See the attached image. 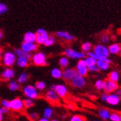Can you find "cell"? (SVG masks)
Here are the masks:
<instances>
[{
  "instance_id": "1",
  "label": "cell",
  "mask_w": 121,
  "mask_h": 121,
  "mask_svg": "<svg viewBox=\"0 0 121 121\" xmlns=\"http://www.w3.org/2000/svg\"><path fill=\"white\" fill-rule=\"evenodd\" d=\"M93 51L96 54L97 58L96 60H106L107 62L112 63V60L109 58L110 53L108 50V47L106 46V44H102V43H98L95 46H93Z\"/></svg>"
},
{
  "instance_id": "2",
  "label": "cell",
  "mask_w": 121,
  "mask_h": 121,
  "mask_svg": "<svg viewBox=\"0 0 121 121\" xmlns=\"http://www.w3.org/2000/svg\"><path fill=\"white\" fill-rule=\"evenodd\" d=\"M63 55L66 56L69 60H81V59H84L86 56V54L84 53L83 51L81 50H77L75 48H70L68 47L66 48L63 51Z\"/></svg>"
},
{
  "instance_id": "3",
  "label": "cell",
  "mask_w": 121,
  "mask_h": 121,
  "mask_svg": "<svg viewBox=\"0 0 121 121\" xmlns=\"http://www.w3.org/2000/svg\"><path fill=\"white\" fill-rule=\"evenodd\" d=\"M31 62L35 66L37 67H43L48 64V59L47 56L42 51H35L32 54L31 58H30Z\"/></svg>"
},
{
  "instance_id": "4",
  "label": "cell",
  "mask_w": 121,
  "mask_h": 121,
  "mask_svg": "<svg viewBox=\"0 0 121 121\" xmlns=\"http://www.w3.org/2000/svg\"><path fill=\"white\" fill-rule=\"evenodd\" d=\"M17 58V57L16 56V54L14 53V51L7 50L3 53L1 61H2L3 65H4L5 67L12 68L13 66L16 64Z\"/></svg>"
},
{
  "instance_id": "5",
  "label": "cell",
  "mask_w": 121,
  "mask_h": 121,
  "mask_svg": "<svg viewBox=\"0 0 121 121\" xmlns=\"http://www.w3.org/2000/svg\"><path fill=\"white\" fill-rule=\"evenodd\" d=\"M69 82H70L71 86L76 89H82L86 85V77L81 75V74H78V73H76L75 75L71 79Z\"/></svg>"
},
{
  "instance_id": "6",
  "label": "cell",
  "mask_w": 121,
  "mask_h": 121,
  "mask_svg": "<svg viewBox=\"0 0 121 121\" xmlns=\"http://www.w3.org/2000/svg\"><path fill=\"white\" fill-rule=\"evenodd\" d=\"M23 93L26 98H30L32 99H35L39 97V91L33 85H26L23 86Z\"/></svg>"
},
{
  "instance_id": "7",
  "label": "cell",
  "mask_w": 121,
  "mask_h": 121,
  "mask_svg": "<svg viewBox=\"0 0 121 121\" xmlns=\"http://www.w3.org/2000/svg\"><path fill=\"white\" fill-rule=\"evenodd\" d=\"M55 36L60 39V40L63 41V42H66V43H72L73 41H75V36L73 34H71V33H69L68 31H66V30L56 31V34H55Z\"/></svg>"
},
{
  "instance_id": "8",
  "label": "cell",
  "mask_w": 121,
  "mask_h": 121,
  "mask_svg": "<svg viewBox=\"0 0 121 121\" xmlns=\"http://www.w3.org/2000/svg\"><path fill=\"white\" fill-rule=\"evenodd\" d=\"M36 40L35 43H37L38 45H44L46 40L48 39V37L49 36V34L45 29L43 28H39L36 30Z\"/></svg>"
},
{
  "instance_id": "9",
  "label": "cell",
  "mask_w": 121,
  "mask_h": 121,
  "mask_svg": "<svg viewBox=\"0 0 121 121\" xmlns=\"http://www.w3.org/2000/svg\"><path fill=\"white\" fill-rule=\"evenodd\" d=\"M74 68H75L78 74H81V75L85 76V77L88 74V68H87L84 59H81V60H77V63H76Z\"/></svg>"
},
{
  "instance_id": "10",
  "label": "cell",
  "mask_w": 121,
  "mask_h": 121,
  "mask_svg": "<svg viewBox=\"0 0 121 121\" xmlns=\"http://www.w3.org/2000/svg\"><path fill=\"white\" fill-rule=\"evenodd\" d=\"M10 109L14 112H22L24 109L23 100L20 98H15L10 100Z\"/></svg>"
},
{
  "instance_id": "11",
  "label": "cell",
  "mask_w": 121,
  "mask_h": 121,
  "mask_svg": "<svg viewBox=\"0 0 121 121\" xmlns=\"http://www.w3.org/2000/svg\"><path fill=\"white\" fill-rule=\"evenodd\" d=\"M119 87V84L118 82L115 81H110V80H104V86H103V91L107 93H114L116 89Z\"/></svg>"
},
{
  "instance_id": "12",
  "label": "cell",
  "mask_w": 121,
  "mask_h": 121,
  "mask_svg": "<svg viewBox=\"0 0 121 121\" xmlns=\"http://www.w3.org/2000/svg\"><path fill=\"white\" fill-rule=\"evenodd\" d=\"M38 44L36 43H28V42H24L23 41V43H21L20 48L23 50L28 52V53L33 54L34 52L37 51L38 49Z\"/></svg>"
},
{
  "instance_id": "13",
  "label": "cell",
  "mask_w": 121,
  "mask_h": 121,
  "mask_svg": "<svg viewBox=\"0 0 121 121\" xmlns=\"http://www.w3.org/2000/svg\"><path fill=\"white\" fill-rule=\"evenodd\" d=\"M106 103L108 104L109 106H118L121 103V97H119V95H117L115 93H108Z\"/></svg>"
},
{
  "instance_id": "14",
  "label": "cell",
  "mask_w": 121,
  "mask_h": 121,
  "mask_svg": "<svg viewBox=\"0 0 121 121\" xmlns=\"http://www.w3.org/2000/svg\"><path fill=\"white\" fill-rule=\"evenodd\" d=\"M76 72L74 68H66L62 70V79L66 81H70V80L75 75Z\"/></svg>"
},
{
  "instance_id": "15",
  "label": "cell",
  "mask_w": 121,
  "mask_h": 121,
  "mask_svg": "<svg viewBox=\"0 0 121 121\" xmlns=\"http://www.w3.org/2000/svg\"><path fill=\"white\" fill-rule=\"evenodd\" d=\"M16 75V71L13 69L12 68H9L6 67V68H4L1 73V77L5 81H10L12 80Z\"/></svg>"
},
{
  "instance_id": "16",
  "label": "cell",
  "mask_w": 121,
  "mask_h": 121,
  "mask_svg": "<svg viewBox=\"0 0 121 121\" xmlns=\"http://www.w3.org/2000/svg\"><path fill=\"white\" fill-rule=\"evenodd\" d=\"M55 91L56 92V93L58 94V96L60 98H65L66 96L68 95V86H66L65 84H56Z\"/></svg>"
},
{
  "instance_id": "17",
  "label": "cell",
  "mask_w": 121,
  "mask_h": 121,
  "mask_svg": "<svg viewBox=\"0 0 121 121\" xmlns=\"http://www.w3.org/2000/svg\"><path fill=\"white\" fill-rule=\"evenodd\" d=\"M45 98L47 100L51 102V103H57L60 99V97L56 93V92L55 90H52V89L47 91V93H45Z\"/></svg>"
},
{
  "instance_id": "18",
  "label": "cell",
  "mask_w": 121,
  "mask_h": 121,
  "mask_svg": "<svg viewBox=\"0 0 121 121\" xmlns=\"http://www.w3.org/2000/svg\"><path fill=\"white\" fill-rule=\"evenodd\" d=\"M108 50L110 55H119L121 53V45L117 43H112L108 46Z\"/></svg>"
},
{
  "instance_id": "19",
  "label": "cell",
  "mask_w": 121,
  "mask_h": 121,
  "mask_svg": "<svg viewBox=\"0 0 121 121\" xmlns=\"http://www.w3.org/2000/svg\"><path fill=\"white\" fill-rule=\"evenodd\" d=\"M36 40V34L33 31H28L23 35V41L28 42V43H35Z\"/></svg>"
},
{
  "instance_id": "20",
  "label": "cell",
  "mask_w": 121,
  "mask_h": 121,
  "mask_svg": "<svg viewBox=\"0 0 121 121\" xmlns=\"http://www.w3.org/2000/svg\"><path fill=\"white\" fill-rule=\"evenodd\" d=\"M96 65L98 67V68L99 69V71H107L110 68L111 63L107 62L106 60H97L96 61Z\"/></svg>"
},
{
  "instance_id": "21",
  "label": "cell",
  "mask_w": 121,
  "mask_h": 121,
  "mask_svg": "<svg viewBox=\"0 0 121 121\" xmlns=\"http://www.w3.org/2000/svg\"><path fill=\"white\" fill-rule=\"evenodd\" d=\"M30 59L25 58V57H17V61H16V64L19 68H25L30 65Z\"/></svg>"
},
{
  "instance_id": "22",
  "label": "cell",
  "mask_w": 121,
  "mask_h": 121,
  "mask_svg": "<svg viewBox=\"0 0 121 121\" xmlns=\"http://www.w3.org/2000/svg\"><path fill=\"white\" fill-rule=\"evenodd\" d=\"M50 74L52 78L59 80V79H62V68H54L51 69Z\"/></svg>"
},
{
  "instance_id": "23",
  "label": "cell",
  "mask_w": 121,
  "mask_h": 121,
  "mask_svg": "<svg viewBox=\"0 0 121 121\" xmlns=\"http://www.w3.org/2000/svg\"><path fill=\"white\" fill-rule=\"evenodd\" d=\"M14 53L16 54L17 57H25V58H28V59H30V58H31V56H32V54L28 53V52L23 50L21 48H15V49H14Z\"/></svg>"
},
{
  "instance_id": "24",
  "label": "cell",
  "mask_w": 121,
  "mask_h": 121,
  "mask_svg": "<svg viewBox=\"0 0 121 121\" xmlns=\"http://www.w3.org/2000/svg\"><path fill=\"white\" fill-rule=\"evenodd\" d=\"M107 79L110 81H115V82H119L120 80V73L118 70H112L107 75Z\"/></svg>"
},
{
  "instance_id": "25",
  "label": "cell",
  "mask_w": 121,
  "mask_h": 121,
  "mask_svg": "<svg viewBox=\"0 0 121 121\" xmlns=\"http://www.w3.org/2000/svg\"><path fill=\"white\" fill-rule=\"evenodd\" d=\"M110 111L106 108H101L98 111V116L102 120H108L110 117Z\"/></svg>"
},
{
  "instance_id": "26",
  "label": "cell",
  "mask_w": 121,
  "mask_h": 121,
  "mask_svg": "<svg viewBox=\"0 0 121 121\" xmlns=\"http://www.w3.org/2000/svg\"><path fill=\"white\" fill-rule=\"evenodd\" d=\"M58 64H59V66H60V68L64 69V68H68V66H69V64H70V60H69V59H68L67 56L63 55L62 56H60V58H59Z\"/></svg>"
},
{
  "instance_id": "27",
  "label": "cell",
  "mask_w": 121,
  "mask_h": 121,
  "mask_svg": "<svg viewBox=\"0 0 121 121\" xmlns=\"http://www.w3.org/2000/svg\"><path fill=\"white\" fill-rule=\"evenodd\" d=\"M99 39L100 43H102V44H107V43H109L111 42L112 38H111V35L108 32H104L102 34H100Z\"/></svg>"
},
{
  "instance_id": "28",
  "label": "cell",
  "mask_w": 121,
  "mask_h": 121,
  "mask_svg": "<svg viewBox=\"0 0 121 121\" xmlns=\"http://www.w3.org/2000/svg\"><path fill=\"white\" fill-rule=\"evenodd\" d=\"M93 46L90 42H84L81 46V51H83L84 53H86V54H87L88 52L93 50Z\"/></svg>"
},
{
  "instance_id": "29",
  "label": "cell",
  "mask_w": 121,
  "mask_h": 121,
  "mask_svg": "<svg viewBox=\"0 0 121 121\" xmlns=\"http://www.w3.org/2000/svg\"><path fill=\"white\" fill-rule=\"evenodd\" d=\"M29 78H30L29 73H26V72H23V73H21L19 74L17 81V82L19 84H25L29 81Z\"/></svg>"
},
{
  "instance_id": "30",
  "label": "cell",
  "mask_w": 121,
  "mask_h": 121,
  "mask_svg": "<svg viewBox=\"0 0 121 121\" xmlns=\"http://www.w3.org/2000/svg\"><path fill=\"white\" fill-rule=\"evenodd\" d=\"M53 114H54V110L52 107L50 106H47L45 108L43 109V116L47 118V119H52V117H53Z\"/></svg>"
},
{
  "instance_id": "31",
  "label": "cell",
  "mask_w": 121,
  "mask_h": 121,
  "mask_svg": "<svg viewBox=\"0 0 121 121\" xmlns=\"http://www.w3.org/2000/svg\"><path fill=\"white\" fill-rule=\"evenodd\" d=\"M9 89H10L11 92H16V91H18L20 88V84L18 83L17 81H13V80H10V81L9 82Z\"/></svg>"
},
{
  "instance_id": "32",
  "label": "cell",
  "mask_w": 121,
  "mask_h": 121,
  "mask_svg": "<svg viewBox=\"0 0 121 121\" xmlns=\"http://www.w3.org/2000/svg\"><path fill=\"white\" fill-rule=\"evenodd\" d=\"M56 36L49 35V36H48V39L46 40L45 43H44V46H46V47H52V46H54L56 44Z\"/></svg>"
},
{
  "instance_id": "33",
  "label": "cell",
  "mask_w": 121,
  "mask_h": 121,
  "mask_svg": "<svg viewBox=\"0 0 121 121\" xmlns=\"http://www.w3.org/2000/svg\"><path fill=\"white\" fill-rule=\"evenodd\" d=\"M23 100V105H24V108L26 109H30L31 107L35 106V99H32L30 98H26Z\"/></svg>"
},
{
  "instance_id": "34",
  "label": "cell",
  "mask_w": 121,
  "mask_h": 121,
  "mask_svg": "<svg viewBox=\"0 0 121 121\" xmlns=\"http://www.w3.org/2000/svg\"><path fill=\"white\" fill-rule=\"evenodd\" d=\"M84 60H85V62H86L87 68H91V67L96 65V61H97V60L93 58V57H91V56H86V57L84 58Z\"/></svg>"
},
{
  "instance_id": "35",
  "label": "cell",
  "mask_w": 121,
  "mask_h": 121,
  "mask_svg": "<svg viewBox=\"0 0 121 121\" xmlns=\"http://www.w3.org/2000/svg\"><path fill=\"white\" fill-rule=\"evenodd\" d=\"M35 88L37 89L38 91H44L47 87V84L45 83V81H38L35 83Z\"/></svg>"
},
{
  "instance_id": "36",
  "label": "cell",
  "mask_w": 121,
  "mask_h": 121,
  "mask_svg": "<svg viewBox=\"0 0 121 121\" xmlns=\"http://www.w3.org/2000/svg\"><path fill=\"white\" fill-rule=\"evenodd\" d=\"M104 86V80L102 79H98L94 83V87L98 91H103Z\"/></svg>"
},
{
  "instance_id": "37",
  "label": "cell",
  "mask_w": 121,
  "mask_h": 121,
  "mask_svg": "<svg viewBox=\"0 0 121 121\" xmlns=\"http://www.w3.org/2000/svg\"><path fill=\"white\" fill-rule=\"evenodd\" d=\"M121 115L118 112H111L110 117H109V120L110 121H120Z\"/></svg>"
},
{
  "instance_id": "38",
  "label": "cell",
  "mask_w": 121,
  "mask_h": 121,
  "mask_svg": "<svg viewBox=\"0 0 121 121\" xmlns=\"http://www.w3.org/2000/svg\"><path fill=\"white\" fill-rule=\"evenodd\" d=\"M8 6L5 4L4 3H0V16L4 15L8 11Z\"/></svg>"
},
{
  "instance_id": "39",
  "label": "cell",
  "mask_w": 121,
  "mask_h": 121,
  "mask_svg": "<svg viewBox=\"0 0 121 121\" xmlns=\"http://www.w3.org/2000/svg\"><path fill=\"white\" fill-rule=\"evenodd\" d=\"M69 121H85L84 118L79 114H74L69 119Z\"/></svg>"
},
{
  "instance_id": "40",
  "label": "cell",
  "mask_w": 121,
  "mask_h": 121,
  "mask_svg": "<svg viewBox=\"0 0 121 121\" xmlns=\"http://www.w3.org/2000/svg\"><path fill=\"white\" fill-rule=\"evenodd\" d=\"M8 111H9V109H6V108H4V107H3V106L0 107V121L4 120V114L8 113Z\"/></svg>"
},
{
  "instance_id": "41",
  "label": "cell",
  "mask_w": 121,
  "mask_h": 121,
  "mask_svg": "<svg viewBox=\"0 0 121 121\" xmlns=\"http://www.w3.org/2000/svg\"><path fill=\"white\" fill-rule=\"evenodd\" d=\"M29 118H30L31 120H37L39 119V114L36 112H31L28 114Z\"/></svg>"
},
{
  "instance_id": "42",
  "label": "cell",
  "mask_w": 121,
  "mask_h": 121,
  "mask_svg": "<svg viewBox=\"0 0 121 121\" xmlns=\"http://www.w3.org/2000/svg\"><path fill=\"white\" fill-rule=\"evenodd\" d=\"M1 104H2L3 107H4V108H6V109H10V100L4 99V100H2Z\"/></svg>"
},
{
  "instance_id": "43",
  "label": "cell",
  "mask_w": 121,
  "mask_h": 121,
  "mask_svg": "<svg viewBox=\"0 0 121 121\" xmlns=\"http://www.w3.org/2000/svg\"><path fill=\"white\" fill-rule=\"evenodd\" d=\"M88 71L91 72V73H98V72H99V69L98 68L97 65H95L91 67V68H88Z\"/></svg>"
},
{
  "instance_id": "44",
  "label": "cell",
  "mask_w": 121,
  "mask_h": 121,
  "mask_svg": "<svg viewBox=\"0 0 121 121\" xmlns=\"http://www.w3.org/2000/svg\"><path fill=\"white\" fill-rule=\"evenodd\" d=\"M107 96H108V93H106V92H103V93H101V95H100L101 101H103V102H106V99H107Z\"/></svg>"
},
{
  "instance_id": "45",
  "label": "cell",
  "mask_w": 121,
  "mask_h": 121,
  "mask_svg": "<svg viewBox=\"0 0 121 121\" xmlns=\"http://www.w3.org/2000/svg\"><path fill=\"white\" fill-rule=\"evenodd\" d=\"M114 93H116L117 95H119V97H121V88H120V87H119H119H118V88L116 89V91H115Z\"/></svg>"
},
{
  "instance_id": "46",
  "label": "cell",
  "mask_w": 121,
  "mask_h": 121,
  "mask_svg": "<svg viewBox=\"0 0 121 121\" xmlns=\"http://www.w3.org/2000/svg\"><path fill=\"white\" fill-rule=\"evenodd\" d=\"M37 121H50V120H49V119H47V118L43 116L42 118H39V119H37Z\"/></svg>"
},
{
  "instance_id": "47",
  "label": "cell",
  "mask_w": 121,
  "mask_h": 121,
  "mask_svg": "<svg viewBox=\"0 0 121 121\" xmlns=\"http://www.w3.org/2000/svg\"><path fill=\"white\" fill-rule=\"evenodd\" d=\"M56 84H51L50 86H49V89H52V90H55V88H56Z\"/></svg>"
},
{
  "instance_id": "48",
  "label": "cell",
  "mask_w": 121,
  "mask_h": 121,
  "mask_svg": "<svg viewBox=\"0 0 121 121\" xmlns=\"http://www.w3.org/2000/svg\"><path fill=\"white\" fill-rule=\"evenodd\" d=\"M3 53H4V51H3V48L0 47V60H1V58H2Z\"/></svg>"
},
{
  "instance_id": "49",
  "label": "cell",
  "mask_w": 121,
  "mask_h": 121,
  "mask_svg": "<svg viewBox=\"0 0 121 121\" xmlns=\"http://www.w3.org/2000/svg\"><path fill=\"white\" fill-rule=\"evenodd\" d=\"M3 37H4V33L1 30H0V40H2Z\"/></svg>"
},
{
  "instance_id": "50",
  "label": "cell",
  "mask_w": 121,
  "mask_h": 121,
  "mask_svg": "<svg viewBox=\"0 0 121 121\" xmlns=\"http://www.w3.org/2000/svg\"><path fill=\"white\" fill-rule=\"evenodd\" d=\"M68 108H70V109H73V107L71 106V105H68Z\"/></svg>"
},
{
  "instance_id": "51",
  "label": "cell",
  "mask_w": 121,
  "mask_h": 121,
  "mask_svg": "<svg viewBox=\"0 0 121 121\" xmlns=\"http://www.w3.org/2000/svg\"><path fill=\"white\" fill-rule=\"evenodd\" d=\"M50 121H60V120H58V119H52Z\"/></svg>"
},
{
  "instance_id": "52",
  "label": "cell",
  "mask_w": 121,
  "mask_h": 121,
  "mask_svg": "<svg viewBox=\"0 0 121 121\" xmlns=\"http://www.w3.org/2000/svg\"><path fill=\"white\" fill-rule=\"evenodd\" d=\"M93 121H99V120H93Z\"/></svg>"
},
{
  "instance_id": "53",
  "label": "cell",
  "mask_w": 121,
  "mask_h": 121,
  "mask_svg": "<svg viewBox=\"0 0 121 121\" xmlns=\"http://www.w3.org/2000/svg\"><path fill=\"white\" fill-rule=\"evenodd\" d=\"M103 121H108V120H103Z\"/></svg>"
},
{
  "instance_id": "54",
  "label": "cell",
  "mask_w": 121,
  "mask_h": 121,
  "mask_svg": "<svg viewBox=\"0 0 121 121\" xmlns=\"http://www.w3.org/2000/svg\"><path fill=\"white\" fill-rule=\"evenodd\" d=\"M30 121H35V120H30Z\"/></svg>"
},
{
  "instance_id": "55",
  "label": "cell",
  "mask_w": 121,
  "mask_h": 121,
  "mask_svg": "<svg viewBox=\"0 0 121 121\" xmlns=\"http://www.w3.org/2000/svg\"><path fill=\"white\" fill-rule=\"evenodd\" d=\"M120 121H121V117H120Z\"/></svg>"
},
{
  "instance_id": "56",
  "label": "cell",
  "mask_w": 121,
  "mask_h": 121,
  "mask_svg": "<svg viewBox=\"0 0 121 121\" xmlns=\"http://www.w3.org/2000/svg\"><path fill=\"white\" fill-rule=\"evenodd\" d=\"M120 56H121V53H120Z\"/></svg>"
}]
</instances>
